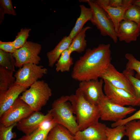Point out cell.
I'll return each instance as SVG.
<instances>
[{
    "label": "cell",
    "mask_w": 140,
    "mask_h": 140,
    "mask_svg": "<svg viewBox=\"0 0 140 140\" xmlns=\"http://www.w3.org/2000/svg\"><path fill=\"white\" fill-rule=\"evenodd\" d=\"M13 72L0 66V94L8 89L15 83Z\"/></svg>",
    "instance_id": "21"
},
{
    "label": "cell",
    "mask_w": 140,
    "mask_h": 140,
    "mask_svg": "<svg viewBox=\"0 0 140 140\" xmlns=\"http://www.w3.org/2000/svg\"><path fill=\"white\" fill-rule=\"evenodd\" d=\"M80 7L81 10L80 15L68 35L72 39L83 28L86 23L90 21L92 17V11L90 8H87L82 4L80 5Z\"/></svg>",
    "instance_id": "19"
},
{
    "label": "cell",
    "mask_w": 140,
    "mask_h": 140,
    "mask_svg": "<svg viewBox=\"0 0 140 140\" xmlns=\"http://www.w3.org/2000/svg\"><path fill=\"white\" fill-rule=\"evenodd\" d=\"M47 72V69L42 65L32 63L25 64L14 75L15 83L29 88Z\"/></svg>",
    "instance_id": "7"
},
{
    "label": "cell",
    "mask_w": 140,
    "mask_h": 140,
    "mask_svg": "<svg viewBox=\"0 0 140 140\" xmlns=\"http://www.w3.org/2000/svg\"><path fill=\"white\" fill-rule=\"evenodd\" d=\"M104 94L111 102L119 105L134 106L135 95L123 89L116 87L108 81L103 80Z\"/></svg>",
    "instance_id": "11"
},
{
    "label": "cell",
    "mask_w": 140,
    "mask_h": 140,
    "mask_svg": "<svg viewBox=\"0 0 140 140\" xmlns=\"http://www.w3.org/2000/svg\"><path fill=\"white\" fill-rule=\"evenodd\" d=\"M28 88L15 83L7 91L0 94V117L13 104L19 95Z\"/></svg>",
    "instance_id": "17"
},
{
    "label": "cell",
    "mask_w": 140,
    "mask_h": 140,
    "mask_svg": "<svg viewBox=\"0 0 140 140\" xmlns=\"http://www.w3.org/2000/svg\"><path fill=\"white\" fill-rule=\"evenodd\" d=\"M0 50L6 52L14 53L16 51L14 46L13 41H0Z\"/></svg>",
    "instance_id": "35"
},
{
    "label": "cell",
    "mask_w": 140,
    "mask_h": 140,
    "mask_svg": "<svg viewBox=\"0 0 140 140\" xmlns=\"http://www.w3.org/2000/svg\"><path fill=\"white\" fill-rule=\"evenodd\" d=\"M125 57L128 61L125 70L130 72L135 71L137 73L135 77L140 80V61L130 53H126Z\"/></svg>",
    "instance_id": "28"
},
{
    "label": "cell",
    "mask_w": 140,
    "mask_h": 140,
    "mask_svg": "<svg viewBox=\"0 0 140 140\" xmlns=\"http://www.w3.org/2000/svg\"><path fill=\"white\" fill-rule=\"evenodd\" d=\"M68 101L76 116L79 130H83L99 122L100 114L97 106L89 103L77 90L75 94L69 96Z\"/></svg>",
    "instance_id": "2"
},
{
    "label": "cell",
    "mask_w": 140,
    "mask_h": 140,
    "mask_svg": "<svg viewBox=\"0 0 140 140\" xmlns=\"http://www.w3.org/2000/svg\"><path fill=\"white\" fill-rule=\"evenodd\" d=\"M107 127L104 124L98 122L78 131L74 136L75 140H106Z\"/></svg>",
    "instance_id": "15"
},
{
    "label": "cell",
    "mask_w": 140,
    "mask_h": 140,
    "mask_svg": "<svg viewBox=\"0 0 140 140\" xmlns=\"http://www.w3.org/2000/svg\"><path fill=\"white\" fill-rule=\"evenodd\" d=\"M106 140H121L125 135L124 125L113 128L107 127L106 130Z\"/></svg>",
    "instance_id": "25"
},
{
    "label": "cell",
    "mask_w": 140,
    "mask_h": 140,
    "mask_svg": "<svg viewBox=\"0 0 140 140\" xmlns=\"http://www.w3.org/2000/svg\"><path fill=\"white\" fill-rule=\"evenodd\" d=\"M92 28L89 26L83 27L73 39L68 48L71 53L74 52L80 53L84 51L87 45V40L85 39L86 32Z\"/></svg>",
    "instance_id": "20"
},
{
    "label": "cell",
    "mask_w": 140,
    "mask_h": 140,
    "mask_svg": "<svg viewBox=\"0 0 140 140\" xmlns=\"http://www.w3.org/2000/svg\"><path fill=\"white\" fill-rule=\"evenodd\" d=\"M140 34V28L133 21L124 20L120 24L117 35L120 41L130 43L136 40Z\"/></svg>",
    "instance_id": "16"
},
{
    "label": "cell",
    "mask_w": 140,
    "mask_h": 140,
    "mask_svg": "<svg viewBox=\"0 0 140 140\" xmlns=\"http://www.w3.org/2000/svg\"><path fill=\"white\" fill-rule=\"evenodd\" d=\"M15 60L13 54L0 50V65L13 72H15Z\"/></svg>",
    "instance_id": "27"
},
{
    "label": "cell",
    "mask_w": 140,
    "mask_h": 140,
    "mask_svg": "<svg viewBox=\"0 0 140 140\" xmlns=\"http://www.w3.org/2000/svg\"><path fill=\"white\" fill-rule=\"evenodd\" d=\"M41 49V44L31 41H27L21 48L13 53L15 60V66L21 68L27 63L38 65L41 61L39 56Z\"/></svg>",
    "instance_id": "8"
},
{
    "label": "cell",
    "mask_w": 140,
    "mask_h": 140,
    "mask_svg": "<svg viewBox=\"0 0 140 140\" xmlns=\"http://www.w3.org/2000/svg\"><path fill=\"white\" fill-rule=\"evenodd\" d=\"M69 96H62L54 100L51 110L56 123L65 127L74 135L79 130L71 104L68 102Z\"/></svg>",
    "instance_id": "3"
},
{
    "label": "cell",
    "mask_w": 140,
    "mask_h": 140,
    "mask_svg": "<svg viewBox=\"0 0 140 140\" xmlns=\"http://www.w3.org/2000/svg\"><path fill=\"white\" fill-rule=\"evenodd\" d=\"M34 111L19 97L1 117L0 123L6 127L10 126L28 116Z\"/></svg>",
    "instance_id": "9"
},
{
    "label": "cell",
    "mask_w": 140,
    "mask_h": 140,
    "mask_svg": "<svg viewBox=\"0 0 140 140\" xmlns=\"http://www.w3.org/2000/svg\"><path fill=\"white\" fill-rule=\"evenodd\" d=\"M135 0H127L123 6L113 7L109 5V0H94L107 14L108 18L113 22L116 32H117L121 22L124 20L126 11L133 4Z\"/></svg>",
    "instance_id": "13"
},
{
    "label": "cell",
    "mask_w": 140,
    "mask_h": 140,
    "mask_svg": "<svg viewBox=\"0 0 140 140\" xmlns=\"http://www.w3.org/2000/svg\"><path fill=\"white\" fill-rule=\"evenodd\" d=\"M52 115L51 109L45 115L40 111H34L18 122L16 126L25 135H29L37 129L41 123Z\"/></svg>",
    "instance_id": "14"
},
{
    "label": "cell",
    "mask_w": 140,
    "mask_h": 140,
    "mask_svg": "<svg viewBox=\"0 0 140 140\" xmlns=\"http://www.w3.org/2000/svg\"><path fill=\"white\" fill-rule=\"evenodd\" d=\"M110 44L87 49L75 62L72 78L80 82L98 79L111 64Z\"/></svg>",
    "instance_id": "1"
},
{
    "label": "cell",
    "mask_w": 140,
    "mask_h": 140,
    "mask_svg": "<svg viewBox=\"0 0 140 140\" xmlns=\"http://www.w3.org/2000/svg\"><path fill=\"white\" fill-rule=\"evenodd\" d=\"M16 16V14L13 8L11 0H0V22H2L5 14Z\"/></svg>",
    "instance_id": "32"
},
{
    "label": "cell",
    "mask_w": 140,
    "mask_h": 140,
    "mask_svg": "<svg viewBox=\"0 0 140 140\" xmlns=\"http://www.w3.org/2000/svg\"><path fill=\"white\" fill-rule=\"evenodd\" d=\"M100 78L108 81L115 87L135 95L134 88L129 79L123 73L117 71L111 64Z\"/></svg>",
    "instance_id": "12"
},
{
    "label": "cell",
    "mask_w": 140,
    "mask_h": 140,
    "mask_svg": "<svg viewBox=\"0 0 140 140\" xmlns=\"http://www.w3.org/2000/svg\"><path fill=\"white\" fill-rule=\"evenodd\" d=\"M124 125L128 140H140V120L130 121Z\"/></svg>",
    "instance_id": "24"
},
{
    "label": "cell",
    "mask_w": 140,
    "mask_h": 140,
    "mask_svg": "<svg viewBox=\"0 0 140 140\" xmlns=\"http://www.w3.org/2000/svg\"><path fill=\"white\" fill-rule=\"evenodd\" d=\"M133 72L124 70L123 73L129 79L134 88L135 99L134 106H140V80L134 77Z\"/></svg>",
    "instance_id": "26"
},
{
    "label": "cell",
    "mask_w": 140,
    "mask_h": 140,
    "mask_svg": "<svg viewBox=\"0 0 140 140\" xmlns=\"http://www.w3.org/2000/svg\"><path fill=\"white\" fill-rule=\"evenodd\" d=\"M51 129L44 130L38 128L31 134L25 135L15 140H47L48 135Z\"/></svg>",
    "instance_id": "29"
},
{
    "label": "cell",
    "mask_w": 140,
    "mask_h": 140,
    "mask_svg": "<svg viewBox=\"0 0 140 140\" xmlns=\"http://www.w3.org/2000/svg\"><path fill=\"white\" fill-rule=\"evenodd\" d=\"M71 53L67 49L61 54L55 64V70L57 72H68L73 64L72 58L71 56Z\"/></svg>",
    "instance_id": "23"
},
{
    "label": "cell",
    "mask_w": 140,
    "mask_h": 140,
    "mask_svg": "<svg viewBox=\"0 0 140 140\" xmlns=\"http://www.w3.org/2000/svg\"><path fill=\"white\" fill-rule=\"evenodd\" d=\"M17 123L12 125L6 127L2 124L0 123V140H11L16 138V133L12 131L13 128L16 126Z\"/></svg>",
    "instance_id": "33"
},
{
    "label": "cell",
    "mask_w": 140,
    "mask_h": 140,
    "mask_svg": "<svg viewBox=\"0 0 140 140\" xmlns=\"http://www.w3.org/2000/svg\"><path fill=\"white\" fill-rule=\"evenodd\" d=\"M31 29L29 28H21L13 41V45L16 50L23 46L27 42Z\"/></svg>",
    "instance_id": "31"
},
{
    "label": "cell",
    "mask_w": 140,
    "mask_h": 140,
    "mask_svg": "<svg viewBox=\"0 0 140 140\" xmlns=\"http://www.w3.org/2000/svg\"><path fill=\"white\" fill-rule=\"evenodd\" d=\"M127 0H109V5L113 7L123 6L127 2Z\"/></svg>",
    "instance_id": "36"
},
{
    "label": "cell",
    "mask_w": 140,
    "mask_h": 140,
    "mask_svg": "<svg viewBox=\"0 0 140 140\" xmlns=\"http://www.w3.org/2000/svg\"><path fill=\"white\" fill-rule=\"evenodd\" d=\"M124 18L134 22L140 28V8L133 4L126 11Z\"/></svg>",
    "instance_id": "30"
},
{
    "label": "cell",
    "mask_w": 140,
    "mask_h": 140,
    "mask_svg": "<svg viewBox=\"0 0 140 140\" xmlns=\"http://www.w3.org/2000/svg\"><path fill=\"white\" fill-rule=\"evenodd\" d=\"M97 106L100 118L101 120L114 122L125 118L127 115L136 110L131 106L125 107L115 104L110 101L105 95L101 99Z\"/></svg>",
    "instance_id": "6"
},
{
    "label": "cell",
    "mask_w": 140,
    "mask_h": 140,
    "mask_svg": "<svg viewBox=\"0 0 140 140\" xmlns=\"http://www.w3.org/2000/svg\"><path fill=\"white\" fill-rule=\"evenodd\" d=\"M72 40L68 36H65L53 49L47 53L49 66L55 65L62 53L68 48Z\"/></svg>",
    "instance_id": "18"
},
{
    "label": "cell",
    "mask_w": 140,
    "mask_h": 140,
    "mask_svg": "<svg viewBox=\"0 0 140 140\" xmlns=\"http://www.w3.org/2000/svg\"><path fill=\"white\" fill-rule=\"evenodd\" d=\"M87 2L91 10L92 17L90 21L104 36H108L116 43L118 40L117 33L112 21L108 17L104 10L94 0H84Z\"/></svg>",
    "instance_id": "5"
},
{
    "label": "cell",
    "mask_w": 140,
    "mask_h": 140,
    "mask_svg": "<svg viewBox=\"0 0 140 140\" xmlns=\"http://www.w3.org/2000/svg\"><path fill=\"white\" fill-rule=\"evenodd\" d=\"M72 134L65 127L57 124L50 131L47 140H75Z\"/></svg>",
    "instance_id": "22"
},
{
    "label": "cell",
    "mask_w": 140,
    "mask_h": 140,
    "mask_svg": "<svg viewBox=\"0 0 140 140\" xmlns=\"http://www.w3.org/2000/svg\"><path fill=\"white\" fill-rule=\"evenodd\" d=\"M52 91L44 80H38L28 89L23 92L19 98L27 103L33 111L40 110L52 95Z\"/></svg>",
    "instance_id": "4"
},
{
    "label": "cell",
    "mask_w": 140,
    "mask_h": 140,
    "mask_svg": "<svg viewBox=\"0 0 140 140\" xmlns=\"http://www.w3.org/2000/svg\"><path fill=\"white\" fill-rule=\"evenodd\" d=\"M137 120H140V109L130 116L112 123L111 126L113 128L119 125H124L129 122Z\"/></svg>",
    "instance_id": "34"
},
{
    "label": "cell",
    "mask_w": 140,
    "mask_h": 140,
    "mask_svg": "<svg viewBox=\"0 0 140 140\" xmlns=\"http://www.w3.org/2000/svg\"><path fill=\"white\" fill-rule=\"evenodd\" d=\"M133 4L140 8V0H135Z\"/></svg>",
    "instance_id": "37"
},
{
    "label": "cell",
    "mask_w": 140,
    "mask_h": 140,
    "mask_svg": "<svg viewBox=\"0 0 140 140\" xmlns=\"http://www.w3.org/2000/svg\"><path fill=\"white\" fill-rule=\"evenodd\" d=\"M104 83V80L101 78L99 80L81 81L77 90L89 103L97 106L101 99L105 95L102 90Z\"/></svg>",
    "instance_id": "10"
}]
</instances>
